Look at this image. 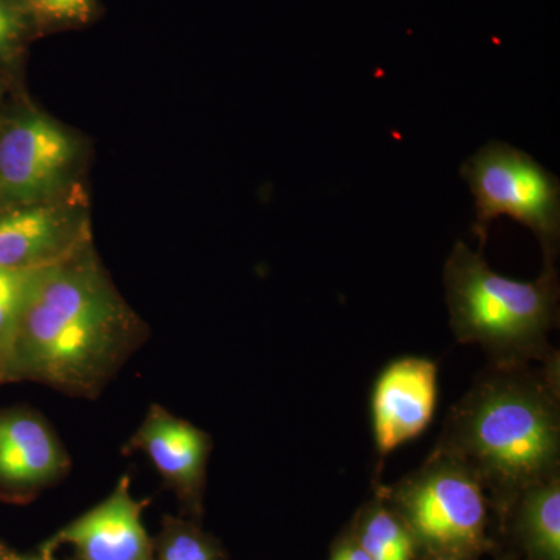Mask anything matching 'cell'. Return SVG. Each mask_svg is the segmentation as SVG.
<instances>
[{
  "instance_id": "obj_18",
  "label": "cell",
  "mask_w": 560,
  "mask_h": 560,
  "mask_svg": "<svg viewBox=\"0 0 560 560\" xmlns=\"http://www.w3.org/2000/svg\"><path fill=\"white\" fill-rule=\"evenodd\" d=\"M330 560H371L366 551L360 547L359 541L348 540L342 541L340 547L334 551Z\"/></svg>"
},
{
  "instance_id": "obj_2",
  "label": "cell",
  "mask_w": 560,
  "mask_h": 560,
  "mask_svg": "<svg viewBox=\"0 0 560 560\" xmlns=\"http://www.w3.org/2000/svg\"><path fill=\"white\" fill-rule=\"evenodd\" d=\"M559 359L493 366L453 408L438 447L463 460L501 504L560 475Z\"/></svg>"
},
{
  "instance_id": "obj_10",
  "label": "cell",
  "mask_w": 560,
  "mask_h": 560,
  "mask_svg": "<svg viewBox=\"0 0 560 560\" xmlns=\"http://www.w3.org/2000/svg\"><path fill=\"white\" fill-rule=\"evenodd\" d=\"M142 512L143 503L132 497L125 475L101 504L60 530L49 548L72 545L83 560H151Z\"/></svg>"
},
{
  "instance_id": "obj_1",
  "label": "cell",
  "mask_w": 560,
  "mask_h": 560,
  "mask_svg": "<svg viewBox=\"0 0 560 560\" xmlns=\"http://www.w3.org/2000/svg\"><path fill=\"white\" fill-rule=\"evenodd\" d=\"M147 337L90 243L47 267L36 283L18 334L13 383L97 399Z\"/></svg>"
},
{
  "instance_id": "obj_16",
  "label": "cell",
  "mask_w": 560,
  "mask_h": 560,
  "mask_svg": "<svg viewBox=\"0 0 560 560\" xmlns=\"http://www.w3.org/2000/svg\"><path fill=\"white\" fill-rule=\"evenodd\" d=\"M38 27L65 28L90 24L97 14L95 0H27Z\"/></svg>"
},
{
  "instance_id": "obj_12",
  "label": "cell",
  "mask_w": 560,
  "mask_h": 560,
  "mask_svg": "<svg viewBox=\"0 0 560 560\" xmlns=\"http://www.w3.org/2000/svg\"><path fill=\"white\" fill-rule=\"evenodd\" d=\"M518 504V533L534 560H560V475L523 492Z\"/></svg>"
},
{
  "instance_id": "obj_21",
  "label": "cell",
  "mask_w": 560,
  "mask_h": 560,
  "mask_svg": "<svg viewBox=\"0 0 560 560\" xmlns=\"http://www.w3.org/2000/svg\"><path fill=\"white\" fill-rule=\"evenodd\" d=\"M0 560H9V559L5 558V556H3L2 551H0Z\"/></svg>"
},
{
  "instance_id": "obj_6",
  "label": "cell",
  "mask_w": 560,
  "mask_h": 560,
  "mask_svg": "<svg viewBox=\"0 0 560 560\" xmlns=\"http://www.w3.org/2000/svg\"><path fill=\"white\" fill-rule=\"evenodd\" d=\"M88 147L79 132L33 106L0 124V209L81 189Z\"/></svg>"
},
{
  "instance_id": "obj_14",
  "label": "cell",
  "mask_w": 560,
  "mask_h": 560,
  "mask_svg": "<svg viewBox=\"0 0 560 560\" xmlns=\"http://www.w3.org/2000/svg\"><path fill=\"white\" fill-rule=\"evenodd\" d=\"M355 540L371 560H415L418 547L400 515L385 503L368 508Z\"/></svg>"
},
{
  "instance_id": "obj_9",
  "label": "cell",
  "mask_w": 560,
  "mask_h": 560,
  "mask_svg": "<svg viewBox=\"0 0 560 560\" xmlns=\"http://www.w3.org/2000/svg\"><path fill=\"white\" fill-rule=\"evenodd\" d=\"M438 368L429 359L393 361L372 393V429L378 453L399 448L429 427L436 407Z\"/></svg>"
},
{
  "instance_id": "obj_13",
  "label": "cell",
  "mask_w": 560,
  "mask_h": 560,
  "mask_svg": "<svg viewBox=\"0 0 560 560\" xmlns=\"http://www.w3.org/2000/svg\"><path fill=\"white\" fill-rule=\"evenodd\" d=\"M46 268H0V385L13 383L22 315Z\"/></svg>"
},
{
  "instance_id": "obj_15",
  "label": "cell",
  "mask_w": 560,
  "mask_h": 560,
  "mask_svg": "<svg viewBox=\"0 0 560 560\" xmlns=\"http://www.w3.org/2000/svg\"><path fill=\"white\" fill-rule=\"evenodd\" d=\"M39 31L27 0H0V62L13 65Z\"/></svg>"
},
{
  "instance_id": "obj_22",
  "label": "cell",
  "mask_w": 560,
  "mask_h": 560,
  "mask_svg": "<svg viewBox=\"0 0 560 560\" xmlns=\"http://www.w3.org/2000/svg\"><path fill=\"white\" fill-rule=\"evenodd\" d=\"M0 98H2V88H0Z\"/></svg>"
},
{
  "instance_id": "obj_8",
  "label": "cell",
  "mask_w": 560,
  "mask_h": 560,
  "mask_svg": "<svg viewBox=\"0 0 560 560\" xmlns=\"http://www.w3.org/2000/svg\"><path fill=\"white\" fill-rule=\"evenodd\" d=\"M69 467L65 445L39 412L0 410V497H31L66 477Z\"/></svg>"
},
{
  "instance_id": "obj_11",
  "label": "cell",
  "mask_w": 560,
  "mask_h": 560,
  "mask_svg": "<svg viewBox=\"0 0 560 560\" xmlns=\"http://www.w3.org/2000/svg\"><path fill=\"white\" fill-rule=\"evenodd\" d=\"M210 447L208 433L160 405H151L125 452L145 453L164 481L191 500L205 486Z\"/></svg>"
},
{
  "instance_id": "obj_20",
  "label": "cell",
  "mask_w": 560,
  "mask_h": 560,
  "mask_svg": "<svg viewBox=\"0 0 560 560\" xmlns=\"http://www.w3.org/2000/svg\"><path fill=\"white\" fill-rule=\"evenodd\" d=\"M21 560H50L49 558H31V559H21Z\"/></svg>"
},
{
  "instance_id": "obj_17",
  "label": "cell",
  "mask_w": 560,
  "mask_h": 560,
  "mask_svg": "<svg viewBox=\"0 0 560 560\" xmlns=\"http://www.w3.org/2000/svg\"><path fill=\"white\" fill-rule=\"evenodd\" d=\"M160 560H213V550L198 534L179 529L162 545Z\"/></svg>"
},
{
  "instance_id": "obj_3",
  "label": "cell",
  "mask_w": 560,
  "mask_h": 560,
  "mask_svg": "<svg viewBox=\"0 0 560 560\" xmlns=\"http://www.w3.org/2000/svg\"><path fill=\"white\" fill-rule=\"evenodd\" d=\"M444 285L456 340L480 346L493 366L559 359L548 342L559 316L555 264L522 282L493 271L481 249L459 241L445 261Z\"/></svg>"
},
{
  "instance_id": "obj_4",
  "label": "cell",
  "mask_w": 560,
  "mask_h": 560,
  "mask_svg": "<svg viewBox=\"0 0 560 560\" xmlns=\"http://www.w3.org/2000/svg\"><path fill=\"white\" fill-rule=\"evenodd\" d=\"M390 501L427 551L469 560L488 544L485 489L474 471L444 448L436 447L420 469L390 490Z\"/></svg>"
},
{
  "instance_id": "obj_5",
  "label": "cell",
  "mask_w": 560,
  "mask_h": 560,
  "mask_svg": "<svg viewBox=\"0 0 560 560\" xmlns=\"http://www.w3.org/2000/svg\"><path fill=\"white\" fill-rule=\"evenodd\" d=\"M460 176L474 195L471 231L481 246L488 241L490 223L499 217H510L539 238L545 264H555L560 238L558 176L530 154L501 140H489L464 161Z\"/></svg>"
},
{
  "instance_id": "obj_7",
  "label": "cell",
  "mask_w": 560,
  "mask_h": 560,
  "mask_svg": "<svg viewBox=\"0 0 560 560\" xmlns=\"http://www.w3.org/2000/svg\"><path fill=\"white\" fill-rule=\"evenodd\" d=\"M92 243L91 209L83 187L57 198L0 209V268H43Z\"/></svg>"
},
{
  "instance_id": "obj_19",
  "label": "cell",
  "mask_w": 560,
  "mask_h": 560,
  "mask_svg": "<svg viewBox=\"0 0 560 560\" xmlns=\"http://www.w3.org/2000/svg\"><path fill=\"white\" fill-rule=\"evenodd\" d=\"M425 560H464L458 558V556L453 555H444V552H430L429 551V558Z\"/></svg>"
}]
</instances>
